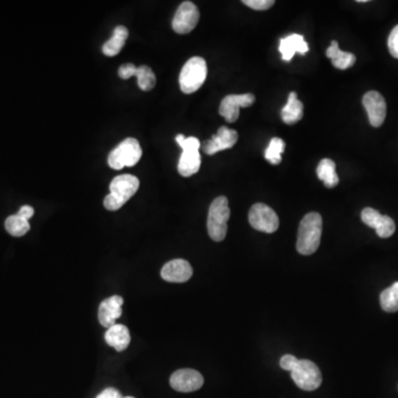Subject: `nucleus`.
<instances>
[{
  "label": "nucleus",
  "mask_w": 398,
  "mask_h": 398,
  "mask_svg": "<svg viewBox=\"0 0 398 398\" xmlns=\"http://www.w3.org/2000/svg\"><path fill=\"white\" fill-rule=\"evenodd\" d=\"M322 217L318 213L305 215L300 223L297 250L305 256L313 255L319 249L322 234Z\"/></svg>",
  "instance_id": "obj_1"
},
{
  "label": "nucleus",
  "mask_w": 398,
  "mask_h": 398,
  "mask_svg": "<svg viewBox=\"0 0 398 398\" xmlns=\"http://www.w3.org/2000/svg\"><path fill=\"white\" fill-rule=\"evenodd\" d=\"M138 187L140 180L138 177L130 174L119 175L111 182L110 194L105 198L103 205L107 211H119L135 195Z\"/></svg>",
  "instance_id": "obj_2"
},
{
  "label": "nucleus",
  "mask_w": 398,
  "mask_h": 398,
  "mask_svg": "<svg viewBox=\"0 0 398 398\" xmlns=\"http://www.w3.org/2000/svg\"><path fill=\"white\" fill-rule=\"evenodd\" d=\"M230 218V208L228 199L225 196H219L209 207L207 230L209 237L213 241H223L226 238L228 230V220Z\"/></svg>",
  "instance_id": "obj_3"
},
{
  "label": "nucleus",
  "mask_w": 398,
  "mask_h": 398,
  "mask_svg": "<svg viewBox=\"0 0 398 398\" xmlns=\"http://www.w3.org/2000/svg\"><path fill=\"white\" fill-rule=\"evenodd\" d=\"M175 140L183 150L177 166L178 173L184 177L193 176L201 168V159L199 154L201 142L194 136L185 138L183 134H178Z\"/></svg>",
  "instance_id": "obj_4"
},
{
  "label": "nucleus",
  "mask_w": 398,
  "mask_h": 398,
  "mask_svg": "<svg viewBox=\"0 0 398 398\" xmlns=\"http://www.w3.org/2000/svg\"><path fill=\"white\" fill-rule=\"evenodd\" d=\"M206 77L207 65L203 58H190L180 71V90L186 94L195 93L203 86Z\"/></svg>",
  "instance_id": "obj_5"
},
{
  "label": "nucleus",
  "mask_w": 398,
  "mask_h": 398,
  "mask_svg": "<svg viewBox=\"0 0 398 398\" xmlns=\"http://www.w3.org/2000/svg\"><path fill=\"white\" fill-rule=\"evenodd\" d=\"M141 145L136 138H128L113 150L107 157V164L111 168L120 171L123 167H132L138 164L142 157Z\"/></svg>",
  "instance_id": "obj_6"
},
{
  "label": "nucleus",
  "mask_w": 398,
  "mask_h": 398,
  "mask_svg": "<svg viewBox=\"0 0 398 398\" xmlns=\"http://www.w3.org/2000/svg\"><path fill=\"white\" fill-rule=\"evenodd\" d=\"M290 373L292 380L301 390L311 392L320 387L322 384L321 371L315 363L307 359H299Z\"/></svg>",
  "instance_id": "obj_7"
},
{
  "label": "nucleus",
  "mask_w": 398,
  "mask_h": 398,
  "mask_svg": "<svg viewBox=\"0 0 398 398\" xmlns=\"http://www.w3.org/2000/svg\"><path fill=\"white\" fill-rule=\"evenodd\" d=\"M249 223L258 232L272 234L279 228L278 215L265 204L258 203L250 208Z\"/></svg>",
  "instance_id": "obj_8"
},
{
  "label": "nucleus",
  "mask_w": 398,
  "mask_h": 398,
  "mask_svg": "<svg viewBox=\"0 0 398 398\" xmlns=\"http://www.w3.org/2000/svg\"><path fill=\"white\" fill-rule=\"evenodd\" d=\"M199 11L192 1H184L177 9L173 19L174 32L180 34H190L197 26L199 21Z\"/></svg>",
  "instance_id": "obj_9"
},
{
  "label": "nucleus",
  "mask_w": 398,
  "mask_h": 398,
  "mask_svg": "<svg viewBox=\"0 0 398 398\" xmlns=\"http://www.w3.org/2000/svg\"><path fill=\"white\" fill-rule=\"evenodd\" d=\"M173 390L180 393H190L201 388L204 385L203 375L192 369H183L173 373L169 380Z\"/></svg>",
  "instance_id": "obj_10"
},
{
  "label": "nucleus",
  "mask_w": 398,
  "mask_h": 398,
  "mask_svg": "<svg viewBox=\"0 0 398 398\" xmlns=\"http://www.w3.org/2000/svg\"><path fill=\"white\" fill-rule=\"evenodd\" d=\"M253 102H255V95L251 93L227 95L221 101L220 107H219V114L224 117L227 122H236L239 117L240 109L251 107Z\"/></svg>",
  "instance_id": "obj_11"
},
{
  "label": "nucleus",
  "mask_w": 398,
  "mask_h": 398,
  "mask_svg": "<svg viewBox=\"0 0 398 398\" xmlns=\"http://www.w3.org/2000/svg\"><path fill=\"white\" fill-rule=\"evenodd\" d=\"M361 218L365 225L376 230L378 237L390 238L395 232V221L390 216L380 215V211L376 209L371 208V207L363 209Z\"/></svg>",
  "instance_id": "obj_12"
},
{
  "label": "nucleus",
  "mask_w": 398,
  "mask_h": 398,
  "mask_svg": "<svg viewBox=\"0 0 398 398\" xmlns=\"http://www.w3.org/2000/svg\"><path fill=\"white\" fill-rule=\"evenodd\" d=\"M363 105L366 110L369 120L374 128H380L386 117V102L382 94L376 91L367 92L363 97Z\"/></svg>",
  "instance_id": "obj_13"
},
{
  "label": "nucleus",
  "mask_w": 398,
  "mask_h": 398,
  "mask_svg": "<svg viewBox=\"0 0 398 398\" xmlns=\"http://www.w3.org/2000/svg\"><path fill=\"white\" fill-rule=\"evenodd\" d=\"M124 300L120 296H113L101 302L98 312L100 324L109 329L117 324V319L122 315V307Z\"/></svg>",
  "instance_id": "obj_14"
},
{
  "label": "nucleus",
  "mask_w": 398,
  "mask_h": 398,
  "mask_svg": "<svg viewBox=\"0 0 398 398\" xmlns=\"http://www.w3.org/2000/svg\"><path fill=\"white\" fill-rule=\"evenodd\" d=\"M161 276L165 281L183 284L192 278L193 268L188 261L184 259H175V260L167 263L161 268Z\"/></svg>",
  "instance_id": "obj_15"
},
{
  "label": "nucleus",
  "mask_w": 398,
  "mask_h": 398,
  "mask_svg": "<svg viewBox=\"0 0 398 398\" xmlns=\"http://www.w3.org/2000/svg\"><path fill=\"white\" fill-rule=\"evenodd\" d=\"M238 141V133L236 131L223 126L219 128L216 135H213L209 141L203 144V150L206 154L213 155L225 150L232 149Z\"/></svg>",
  "instance_id": "obj_16"
},
{
  "label": "nucleus",
  "mask_w": 398,
  "mask_h": 398,
  "mask_svg": "<svg viewBox=\"0 0 398 398\" xmlns=\"http://www.w3.org/2000/svg\"><path fill=\"white\" fill-rule=\"evenodd\" d=\"M279 50L281 53L282 59L286 62H289L296 53H300L302 55H307V51H309V46L305 42V37L302 34H294L281 39Z\"/></svg>",
  "instance_id": "obj_17"
},
{
  "label": "nucleus",
  "mask_w": 398,
  "mask_h": 398,
  "mask_svg": "<svg viewBox=\"0 0 398 398\" xmlns=\"http://www.w3.org/2000/svg\"><path fill=\"white\" fill-rule=\"evenodd\" d=\"M105 342L112 346L117 352L128 349L131 343L130 331L123 324H114L107 329L105 336Z\"/></svg>",
  "instance_id": "obj_18"
},
{
  "label": "nucleus",
  "mask_w": 398,
  "mask_h": 398,
  "mask_svg": "<svg viewBox=\"0 0 398 398\" xmlns=\"http://www.w3.org/2000/svg\"><path fill=\"white\" fill-rule=\"evenodd\" d=\"M326 55L330 58L332 65L340 70H346L351 68L357 61V57L351 53H344L338 48V41H332L330 47L326 50Z\"/></svg>",
  "instance_id": "obj_19"
},
{
  "label": "nucleus",
  "mask_w": 398,
  "mask_h": 398,
  "mask_svg": "<svg viewBox=\"0 0 398 398\" xmlns=\"http://www.w3.org/2000/svg\"><path fill=\"white\" fill-rule=\"evenodd\" d=\"M281 117L284 122L289 125L296 124L303 117V105L296 92L290 93L286 107L282 109Z\"/></svg>",
  "instance_id": "obj_20"
},
{
  "label": "nucleus",
  "mask_w": 398,
  "mask_h": 398,
  "mask_svg": "<svg viewBox=\"0 0 398 398\" xmlns=\"http://www.w3.org/2000/svg\"><path fill=\"white\" fill-rule=\"evenodd\" d=\"M128 37V28L124 26H117L113 32L112 38L109 41L105 42L102 51L107 57H115L121 53V50L124 47Z\"/></svg>",
  "instance_id": "obj_21"
},
{
  "label": "nucleus",
  "mask_w": 398,
  "mask_h": 398,
  "mask_svg": "<svg viewBox=\"0 0 398 398\" xmlns=\"http://www.w3.org/2000/svg\"><path fill=\"white\" fill-rule=\"evenodd\" d=\"M317 175L321 180H323L326 187L333 188L338 186V176L336 174V163L332 159H322L317 168Z\"/></svg>",
  "instance_id": "obj_22"
},
{
  "label": "nucleus",
  "mask_w": 398,
  "mask_h": 398,
  "mask_svg": "<svg viewBox=\"0 0 398 398\" xmlns=\"http://www.w3.org/2000/svg\"><path fill=\"white\" fill-rule=\"evenodd\" d=\"M5 228L13 237H22L30 230V224L29 220L16 213L6 219Z\"/></svg>",
  "instance_id": "obj_23"
},
{
  "label": "nucleus",
  "mask_w": 398,
  "mask_h": 398,
  "mask_svg": "<svg viewBox=\"0 0 398 398\" xmlns=\"http://www.w3.org/2000/svg\"><path fill=\"white\" fill-rule=\"evenodd\" d=\"M380 307L385 312H397L398 311V281L380 293Z\"/></svg>",
  "instance_id": "obj_24"
},
{
  "label": "nucleus",
  "mask_w": 398,
  "mask_h": 398,
  "mask_svg": "<svg viewBox=\"0 0 398 398\" xmlns=\"http://www.w3.org/2000/svg\"><path fill=\"white\" fill-rule=\"evenodd\" d=\"M135 77L138 78V88L142 91H151L157 84V77L147 65H141L136 70Z\"/></svg>",
  "instance_id": "obj_25"
},
{
  "label": "nucleus",
  "mask_w": 398,
  "mask_h": 398,
  "mask_svg": "<svg viewBox=\"0 0 398 398\" xmlns=\"http://www.w3.org/2000/svg\"><path fill=\"white\" fill-rule=\"evenodd\" d=\"M286 149V143L284 140L279 138H274L269 144L268 149L265 151V159L272 165H278L281 163L282 157L281 154L284 153Z\"/></svg>",
  "instance_id": "obj_26"
},
{
  "label": "nucleus",
  "mask_w": 398,
  "mask_h": 398,
  "mask_svg": "<svg viewBox=\"0 0 398 398\" xmlns=\"http://www.w3.org/2000/svg\"><path fill=\"white\" fill-rule=\"evenodd\" d=\"M242 3L255 11H267L274 5V0H244Z\"/></svg>",
  "instance_id": "obj_27"
},
{
  "label": "nucleus",
  "mask_w": 398,
  "mask_h": 398,
  "mask_svg": "<svg viewBox=\"0 0 398 398\" xmlns=\"http://www.w3.org/2000/svg\"><path fill=\"white\" fill-rule=\"evenodd\" d=\"M387 44L390 55L398 59V25L390 32Z\"/></svg>",
  "instance_id": "obj_28"
},
{
  "label": "nucleus",
  "mask_w": 398,
  "mask_h": 398,
  "mask_svg": "<svg viewBox=\"0 0 398 398\" xmlns=\"http://www.w3.org/2000/svg\"><path fill=\"white\" fill-rule=\"evenodd\" d=\"M136 70H138V68L135 65H132V63H126V65H121L120 69H119V77L123 80H128L132 77H135Z\"/></svg>",
  "instance_id": "obj_29"
},
{
  "label": "nucleus",
  "mask_w": 398,
  "mask_h": 398,
  "mask_svg": "<svg viewBox=\"0 0 398 398\" xmlns=\"http://www.w3.org/2000/svg\"><path fill=\"white\" fill-rule=\"evenodd\" d=\"M298 361H299V359H298L297 357H293L291 354H286V355H284V357H282L281 359H280V366H281L284 370L291 372L292 369L296 366Z\"/></svg>",
  "instance_id": "obj_30"
},
{
  "label": "nucleus",
  "mask_w": 398,
  "mask_h": 398,
  "mask_svg": "<svg viewBox=\"0 0 398 398\" xmlns=\"http://www.w3.org/2000/svg\"><path fill=\"white\" fill-rule=\"evenodd\" d=\"M97 398H123L119 390L113 387L105 388L97 396Z\"/></svg>",
  "instance_id": "obj_31"
},
{
  "label": "nucleus",
  "mask_w": 398,
  "mask_h": 398,
  "mask_svg": "<svg viewBox=\"0 0 398 398\" xmlns=\"http://www.w3.org/2000/svg\"><path fill=\"white\" fill-rule=\"evenodd\" d=\"M34 209L32 208V206H22L20 209H19L18 215L21 217H24L27 220L32 218L34 216Z\"/></svg>",
  "instance_id": "obj_32"
},
{
  "label": "nucleus",
  "mask_w": 398,
  "mask_h": 398,
  "mask_svg": "<svg viewBox=\"0 0 398 398\" xmlns=\"http://www.w3.org/2000/svg\"><path fill=\"white\" fill-rule=\"evenodd\" d=\"M357 3H367V0H357Z\"/></svg>",
  "instance_id": "obj_33"
},
{
  "label": "nucleus",
  "mask_w": 398,
  "mask_h": 398,
  "mask_svg": "<svg viewBox=\"0 0 398 398\" xmlns=\"http://www.w3.org/2000/svg\"><path fill=\"white\" fill-rule=\"evenodd\" d=\"M123 398H135V397H132V396H126V397H123Z\"/></svg>",
  "instance_id": "obj_34"
}]
</instances>
